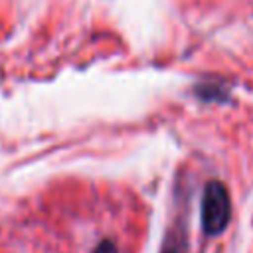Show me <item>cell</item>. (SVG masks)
<instances>
[{"label": "cell", "instance_id": "cell-1", "mask_svg": "<svg viewBox=\"0 0 253 253\" xmlns=\"http://www.w3.org/2000/svg\"><path fill=\"white\" fill-rule=\"evenodd\" d=\"M0 253H126L119 233V196L71 192L42 200L0 225Z\"/></svg>", "mask_w": 253, "mask_h": 253}, {"label": "cell", "instance_id": "cell-2", "mask_svg": "<svg viewBox=\"0 0 253 253\" xmlns=\"http://www.w3.org/2000/svg\"><path fill=\"white\" fill-rule=\"evenodd\" d=\"M231 211V202L225 186L217 180L208 182L204 190V200H202V225L204 231L210 235L221 233L227 223H229V213Z\"/></svg>", "mask_w": 253, "mask_h": 253}]
</instances>
